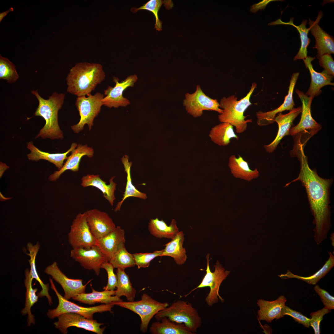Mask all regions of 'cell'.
Returning a JSON list of instances; mask_svg holds the SVG:
<instances>
[{
  "label": "cell",
  "instance_id": "obj_1",
  "mask_svg": "<svg viewBox=\"0 0 334 334\" xmlns=\"http://www.w3.org/2000/svg\"><path fill=\"white\" fill-rule=\"evenodd\" d=\"M304 148L300 147L291 151L293 157H296L300 163V171L298 177L285 186L293 182L299 181L305 188L310 209L314 217L313 223L314 239L317 245L327 238L331 227L330 191L332 179L319 177L315 170L309 167L307 157L305 155Z\"/></svg>",
  "mask_w": 334,
  "mask_h": 334
},
{
  "label": "cell",
  "instance_id": "obj_2",
  "mask_svg": "<svg viewBox=\"0 0 334 334\" xmlns=\"http://www.w3.org/2000/svg\"><path fill=\"white\" fill-rule=\"evenodd\" d=\"M98 63L81 62L71 68L66 77L67 92L78 96H88L105 78Z\"/></svg>",
  "mask_w": 334,
  "mask_h": 334
},
{
  "label": "cell",
  "instance_id": "obj_3",
  "mask_svg": "<svg viewBox=\"0 0 334 334\" xmlns=\"http://www.w3.org/2000/svg\"><path fill=\"white\" fill-rule=\"evenodd\" d=\"M31 92L39 102L34 115L42 117L45 121V125L35 139L40 137L43 139H63V134L58 124V114L64 103L65 94L55 92L48 99H45L39 95L37 90H32Z\"/></svg>",
  "mask_w": 334,
  "mask_h": 334
},
{
  "label": "cell",
  "instance_id": "obj_4",
  "mask_svg": "<svg viewBox=\"0 0 334 334\" xmlns=\"http://www.w3.org/2000/svg\"><path fill=\"white\" fill-rule=\"evenodd\" d=\"M257 85L256 83H253L246 96L239 100H238L235 95H232L227 97H224L220 101V107L223 112L218 116L219 121L231 124L235 127L237 133L244 132L247 129V123L252 122L251 119L245 120L244 113L251 104L250 98Z\"/></svg>",
  "mask_w": 334,
  "mask_h": 334
},
{
  "label": "cell",
  "instance_id": "obj_5",
  "mask_svg": "<svg viewBox=\"0 0 334 334\" xmlns=\"http://www.w3.org/2000/svg\"><path fill=\"white\" fill-rule=\"evenodd\" d=\"M157 321L164 317L178 323H183L191 332L195 334L202 321L197 310L187 301L178 300L162 309L155 315Z\"/></svg>",
  "mask_w": 334,
  "mask_h": 334
},
{
  "label": "cell",
  "instance_id": "obj_6",
  "mask_svg": "<svg viewBox=\"0 0 334 334\" xmlns=\"http://www.w3.org/2000/svg\"><path fill=\"white\" fill-rule=\"evenodd\" d=\"M295 92L302 103L301 117L299 123L290 129L289 135L295 137L294 145L304 147L309 139L321 130L322 126L312 117L311 105L313 99L298 89Z\"/></svg>",
  "mask_w": 334,
  "mask_h": 334
},
{
  "label": "cell",
  "instance_id": "obj_7",
  "mask_svg": "<svg viewBox=\"0 0 334 334\" xmlns=\"http://www.w3.org/2000/svg\"><path fill=\"white\" fill-rule=\"evenodd\" d=\"M110 304L127 309L138 315L141 320L140 330L143 333L147 332L152 318L159 311L169 306L168 303L160 302L146 293L142 294L139 301L116 302Z\"/></svg>",
  "mask_w": 334,
  "mask_h": 334
},
{
  "label": "cell",
  "instance_id": "obj_8",
  "mask_svg": "<svg viewBox=\"0 0 334 334\" xmlns=\"http://www.w3.org/2000/svg\"><path fill=\"white\" fill-rule=\"evenodd\" d=\"M104 95L97 92L93 95L90 94L86 96H78L76 99L75 105L80 116L78 123L71 126L72 130L76 133H78L83 130L84 126H88L90 131L93 126L95 118L100 113L103 105L102 100Z\"/></svg>",
  "mask_w": 334,
  "mask_h": 334
},
{
  "label": "cell",
  "instance_id": "obj_9",
  "mask_svg": "<svg viewBox=\"0 0 334 334\" xmlns=\"http://www.w3.org/2000/svg\"><path fill=\"white\" fill-rule=\"evenodd\" d=\"M49 280L51 284V287L55 292L58 300V304L57 307L53 309L49 310L47 312V315L49 319H53L66 313H74L81 315L88 319H93L94 314L96 313H102L106 311L112 312L113 305L110 304H105L91 307H84L69 301L59 293L52 279L49 278Z\"/></svg>",
  "mask_w": 334,
  "mask_h": 334
},
{
  "label": "cell",
  "instance_id": "obj_10",
  "mask_svg": "<svg viewBox=\"0 0 334 334\" xmlns=\"http://www.w3.org/2000/svg\"><path fill=\"white\" fill-rule=\"evenodd\" d=\"M209 255L208 254L206 256L207 266L206 270V273L201 283L185 296L197 289L209 287L210 292L205 298V301L208 306H211L214 304L218 302V298L221 302H224V299L219 294V287L222 281L226 279L230 273V271L225 270L219 261H217L213 266L215 270L214 272H212L209 265Z\"/></svg>",
  "mask_w": 334,
  "mask_h": 334
},
{
  "label": "cell",
  "instance_id": "obj_11",
  "mask_svg": "<svg viewBox=\"0 0 334 334\" xmlns=\"http://www.w3.org/2000/svg\"><path fill=\"white\" fill-rule=\"evenodd\" d=\"M183 105L187 113L195 118L201 117L204 110L214 111L219 114L223 112L217 100L206 95L199 85L194 93L185 94Z\"/></svg>",
  "mask_w": 334,
  "mask_h": 334
},
{
  "label": "cell",
  "instance_id": "obj_12",
  "mask_svg": "<svg viewBox=\"0 0 334 334\" xmlns=\"http://www.w3.org/2000/svg\"><path fill=\"white\" fill-rule=\"evenodd\" d=\"M68 238L72 248L88 249L96 245L97 240L88 224L85 212L79 213L76 216L71 225Z\"/></svg>",
  "mask_w": 334,
  "mask_h": 334
},
{
  "label": "cell",
  "instance_id": "obj_13",
  "mask_svg": "<svg viewBox=\"0 0 334 334\" xmlns=\"http://www.w3.org/2000/svg\"><path fill=\"white\" fill-rule=\"evenodd\" d=\"M58 318V321L54 324L55 328L63 334H67V328L71 327L82 328L97 334H102L106 328L101 327L104 325L103 323H98L96 320L88 319L76 313L63 314Z\"/></svg>",
  "mask_w": 334,
  "mask_h": 334
},
{
  "label": "cell",
  "instance_id": "obj_14",
  "mask_svg": "<svg viewBox=\"0 0 334 334\" xmlns=\"http://www.w3.org/2000/svg\"><path fill=\"white\" fill-rule=\"evenodd\" d=\"M44 272L51 276L62 287L64 292V298L69 300L77 295L85 293L87 285L92 280L84 285L81 279H71L67 277L58 266L56 262L47 267Z\"/></svg>",
  "mask_w": 334,
  "mask_h": 334
},
{
  "label": "cell",
  "instance_id": "obj_15",
  "mask_svg": "<svg viewBox=\"0 0 334 334\" xmlns=\"http://www.w3.org/2000/svg\"><path fill=\"white\" fill-rule=\"evenodd\" d=\"M70 257L85 269L94 271L97 276L100 274L101 264L108 261L96 245L88 249L72 248L71 250Z\"/></svg>",
  "mask_w": 334,
  "mask_h": 334
},
{
  "label": "cell",
  "instance_id": "obj_16",
  "mask_svg": "<svg viewBox=\"0 0 334 334\" xmlns=\"http://www.w3.org/2000/svg\"><path fill=\"white\" fill-rule=\"evenodd\" d=\"M137 79V75H134L128 76L124 80L119 82L118 79L114 77L113 81L115 84L113 87L109 86L104 90L105 96L102 100L103 105L111 108L125 106L130 104L129 100L123 96V93L127 88L133 87Z\"/></svg>",
  "mask_w": 334,
  "mask_h": 334
},
{
  "label": "cell",
  "instance_id": "obj_17",
  "mask_svg": "<svg viewBox=\"0 0 334 334\" xmlns=\"http://www.w3.org/2000/svg\"><path fill=\"white\" fill-rule=\"evenodd\" d=\"M85 212L88 224L96 240L106 235L116 227L113 220L105 212L96 209L88 210Z\"/></svg>",
  "mask_w": 334,
  "mask_h": 334
},
{
  "label": "cell",
  "instance_id": "obj_18",
  "mask_svg": "<svg viewBox=\"0 0 334 334\" xmlns=\"http://www.w3.org/2000/svg\"><path fill=\"white\" fill-rule=\"evenodd\" d=\"M299 75V72L293 74L290 80L288 94L281 105L272 110L266 112L259 111L256 112L257 124L259 126H265L272 124L275 122V119L277 114L286 110L290 111L294 108L295 104L293 98V92Z\"/></svg>",
  "mask_w": 334,
  "mask_h": 334
},
{
  "label": "cell",
  "instance_id": "obj_19",
  "mask_svg": "<svg viewBox=\"0 0 334 334\" xmlns=\"http://www.w3.org/2000/svg\"><path fill=\"white\" fill-rule=\"evenodd\" d=\"M322 16V13L320 11L315 21L309 19V21L310 30L315 39V47L317 50V58L325 54L334 53L333 37L325 32L319 24Z\"/></svg>",
  "mask_w": 334,
  "mask_h": 334
},
{
  "label": "cell",
  "instance_id": "obj_20",
  "mask_svg": "<svg viewBox=\"0 0 334 334\" xmlns=\"http://www.w3.org/2000/svg\"><path fill=\"white\" fill-rule=\"evenodd\" d=\"M302 106L293 108L286 114L281 113L277 114L275 119L278 126L277 135L275 139L270 143L264 145L263 147L268 153H272L276 149L282 139L285 136L289 135V133L293 122L295 118L301 112Z\"/></svg>",
  "mask_w": 334,
  "mask_h": 334
},
{
  "label": "cell",
  "instance_id": "obj_21",
  "mask_svg": "<svg viewBox=\"0 0 334 334\" xmlns=\"http://www.w3.org/2000/svg\"><path fill=\"white\" fill-rule=\"evenodd\" d=\"M315 58V57L307 56L303 60L306 67L309 70L311 78L310 87L305 94L312 99L321 93V89L323 87L327 85L333 86L334 85L331 82L334 76L325 70L321 72H318L314 70L311 62Z\"/></svg>",
  "mask_w": 334,
  "mask_h": 334
},
{
  "label": "cell",
  "instance_id": "obj_22",
  "mask_svg": "<svg viewBox=\"0 0 334 334\" xmlns=\"http://www.w3.org/2000/svg\"><path fill=\"white\" fill-rule=\"evenodd\" d=\"M71 154L66 160L62 167L59 170L55 171L49 177V180L54 181L57 180L61 175L66 171L70 170L73 172L79 170V164L83 156H87L92 157L94 155L93 149L87 145L78 144L77 147L71 152Z\"/></svg>",
  "mask_w": 334,
  "mask_h": 334
},
{
  "label": "cell",
  "instance_id": "obj_23",
  "mask_svg": "<svg viewBox=\"0 0 334 334\" xmlns=\"http://www.w3.org/2000/svg\"><path fill=\"white\" fill-rule=\"evenodd\" d=\"M286 301V298L282 295L272 301L259 299L257 304L260 308L257 312L259 320L270 323L275 319L277 320L283 317L282 310L285 306Z\"/></svg>",
  "mask_w": 334,
  "mask_h": 334
},
{
  "label": "cell",
  "instance_id": "obj_24",
  "mask_svg": "<svg viewBox=\"0 0 334 334\" xmlns=\"http://www.w3.org/2000/svg\"><path fill=\"white\" fill-rule=\"evenodd\" d=\"M125 232L117 226L106 235L97 240L96 245L106 257L108 261L112 258L120 245L125 243Z\"/></svg>",
  "mask_w": 334,
  "mask_h": 334
},
{
  "label": "cell",
  "instance_id": "obj_25",
  "mask_svg": "<svg viewBox=\"0 0 334 334\" xmlns=\"http://www.w3.org/2000/svg\"><path fill=\"white\" fill-rule=\"evenodd\" d=\"M78 144L76 143H72L70 148L66 152L62 153H50L45 152L39 150L33 144V142H28L27 148L30 152L28 154L27 157L29 160L37 161L40 160H45L53 164L60 169L64 164V161L66 160L67 155L75 149Z\"/></svg>",
  "mask_w": 334,
  "mask_h": 334
},
{
  "label": "cell",
  "instance_id": "obj_26",
  "mask_svg": "<svg viewBox=\"0 0 334 334\" xmlns=\"http://www.w3.org/2000/svg\"><path fill=\"white\" fill-rule=\"evenodd\" d=\"M115 176L111 177L109 180V183L103 180L98 174H88L83 176L81 179V185L83 187L93 186L101 191L104 197L113 206L116 199L114 192L116 189L117 184L113 181Z\"/></svg>",
  "mask_w": 334,
  "mask_h": 334
},
{
  "label": "cell",
  "instance_id": "obj_27",
  "mask_svg": "<svg viewBox=\"0 0 334 334\" xmlns=\"http://www.w3.org/2000/svg\"><path fill=\"white\" fill-rule=\"evenodd\" d=\"M228 165L231 173L236 178L250 181L259 176L258 169H251L248 163L240 155L238 157L234 155H231L229 159Z\"/></svg>",
  "mask_w": 334,
  "mask_h": 334
},
{
  "label": "cell",
  "instance_id": "obj_28",
  "mask_svg": "<svg viewBox=\"0 0 334 334\" xmlns=\"http://www.w3.org/2000/svg\"><path fill=\"white\" fill-rule=\"evenodd\" d=\"M184 235L182 231H179L170 242L164 246L165 247L161 256L171 257L178 265L184 264L187 259L186 249L183 246Z\"/></svg>",
  "mask_w": 334,
  "mask_h": 334
},
{
  "label": "cell",
  "instance_id": "obj_29",
  "mask_svg": "<svg viewBox=\"0 0 334 334\" xmlns=\"http://www.w3.org/2000/svg\"><path fill=\"white\" fill-rule=\"evenodd\" d=\"M91 288L92 293H80L72 299L80 302L90 305L98 303L110 304L113 302L123 301L120 298L115 295L114 290H104L99 292L95 290L92 286Z\"/></svg>",
  "mask_w": 334,
  "mask_h": 334
},
{
  "label": "cell",
  "instance_id": "obj_30",
  "mask_svg": "<svg viewBox=\"0 0 334 334\" xmlns=\"http://www.w3.org/2000/svg\"><path fill=\"white\" fill-rule=\"evenodd\" d=\"M149 331L152 334H194L184 324L173 321L166 317L153 323Z\"/></svg>",
  "mask_w": 334,
  "mask_h": 334
},
{
  "label": "cell",
  "instance_id": "obj_31",
  "mask_svg": "<svg viewBox=\"0 0 334 334\" xmlns=\"http://www.w3.org/2000/svg\"><path fill=\"white\" fill-rule=\"evenodd\" d=\"M148 230L150 234L158 238L173 239L179 232L176 220L173 219L168 225L162 220L157 218L151 219L148 222Z\"/></svg>",
  "mask_w": 334,
  "mask_h": 334
},
{
  "label": "cell",
  "instance_id": "obj_32",
  "mask_svg": "<svg viewBox=\"0 0 334 334\" xmlns=\"http://www.w3.org/2000/svg\"><path fill=\"white\" fill-rule=\"evenodd\" d=\"M233 126L229 123L221 122L212 128L209 136L215 144L220 146H226L229 144L231 139H239L234 132Z\"/></svg>",
  "mask_w": 334,
  "mask_h": 334
},
{
  "label": "cell",
  "instance_id": "obj_33",
  "mask_svg": "<svg viewBox=\"0 0 334 334\" xmlns=\"http://www.w3.org/2000/svg\"><path fill=\"white\" fill-rule=\"evenodd\" d=\"M25 276L24 283L26 288L25 302V307L21 310V313L23 315H28V326H30L32 324H34L35 323L34 316L31 312V308L38 301L39 297L36 294L37 289H33L32 287V282L33 278L28 268H26L25 270Z\"/></svg>",
  "mask_w": 334,
  "mask_h": 334
},
{
  "label": "cell",
  "instance_id": "obj_34",
  "mask_svg": "<svg viewBox=\"0 0 334 334\" xmlns=\"http://www.w3.org/2000/svg\"><path fill=\"white\" fill-rule=\"evenodd\" d=\"M293 18H291L288 22L282 21L280 19L268 24L269 26L279 24H286L292 25L299 32L301 41V46L298 54L293 58L294 61L298 59L304 60L307 57V47L310 42L308 37V33L310 28H307L306 25L308 22L306 20H303L301 24L298 26L295 25L293 23Z\"/></svg>",
  "mask_w": 334,
  "mask_h": 334
},
{
  "label": "cell",
  "instance_id": "obj_35",
  "mask_svg": "<svg viewBox=\"0 0 334 334\" xmlns=\"http://www.w3.org/2000/svg\"><path fill=\"white\" fill-rule=\"evenodd\" d=\"M329 255L328 259L323 266L313 275L304 277L295 275L288 270L285 274H281L278 276L282 279L295 278L301 280L310 285H315L322 278H323L334 266V256L331 252H328Z\"/></svg>",
  "mask_w": 334,
  "mask_h": 334
},
{
  "label": "cell",
  "instance_id": "obj_36",
  "mask_svg": "<svg viewBox=\"0 0 334 334\" xmlns=\"http://www.w3.org/2000/svg\"><path fill=\"white\" fill-rule=\"evenodd\" d=\"M116 275L117 284L115 295L119 298L124 296L128 301H134L136 290L132 286L128 276L124 270L120 268H117Z\"/></svg>",
  "mask_w": 334,
  "mask_h": 334
},
{
  "label": "cell",
  "instance_id": "obj_37",
  "mask_svg": "<svg viewBox=\"0 0 334 334\" xmlns=\"http://www.w3.org/2000/svg\"><path fill=\"white\" fill-rule=\"evenodd\" d=\"M122 161L124 165L125 171L127 173V182L125 191L122 199L117 203L114 209V211L116 212L120 210L123 203L128 197H133L143 199H145L147 198L146 193L138 191L132 184L130 173L131 163L128 162V158L126 157H123L122 159Z\"/></svg>",
  "mask_w": 334,
  "mask_h": 334
},
{
  "label": "cell",
  "instance_id": "obj_38",
  "mask_svg": "<svg viewBox=\"0 0 334 334\" xmlns=\"http://www.w3.org/2000/svg\"><path fill=\"white\" fill-rule=\"evenodd\" d=\"M163 4L165 8L168 10L171 9L173 6V3L170 0H150L138 8H132L131 11L134 13H136L140 10H146L151 12L156 19L154 28L158 31H160L162 30V22L159 19L158 12Z\"/></svg>",
  "mask_w": 334,
  "mask_h": 334
},
{
  "label": "cell",
  "instance_id": "obj_39",
  "mask_svg": "<svg viewBox=\"0 0 334 334\" xmlns=\"http://www.w3.org/2000/svg\"><path fill=\"white\" fill-rule=\"evenodd\" d=\"M109 262L114 268L125 270L134 266L135 264L133 254L127 251L125 243L121 244L112 258Z\"/></svg>",
  "mask_w": 334,
  "mask_h": 334
},
{
  "label": "cell",
  "instance_id": "obj_40",
  "mask_svg": "<svg viewBox=\"0 0 334 334\" xmlns=\"http://www.w3.org/2000/svg\"><path fill=\"white\" fill-rule=\"evenodd\" d=\"M19 75L14 64L7 58L0 56V79L6 80L10 84L16 82Z\"/></svg>",
  "mask_w": 334,
  "mask_h": 334
},
{
  "label": "cell",
  "instance_id": "obj_41",
  "mask_svg": "<svg viewBox=\"0 0 334 334\" xmlns=\"http://www.w3.org/2000/svg\"><path fill=\"white\" fill-rule=\"evenodd\" d=\"M163 249L149 253H135L133 254L135 265L139 269L148 267L151 261L156 257L161 256Z\"/></svg>",
  "mask_w": 334,
  "mask_h": 334
},
{
  "label": "cell",
  "instance_id": "obj_42",
  "mask_svg": "<svg viewBox=\"0 0 334 334\" xmlns=\"http://www.w3.org/2000/svg\"><path fill=\"white\" fill-rule=\"evenodd\" d=\"M101 268L105 270L108 276L107 284L106 286L104 287L103 289L114 290L117 285V275L114 272V267L109 261H106L101 264Z\"/></svg>",
  "mask_w": 334,
  "mask_h": 334
},
{
  "label": "cell",
  "instance_id": "obj_43",
  "mask_svg": "<svg viewBox=\"0 0 334 334\" xmlns=\"http://www.w3.org/2000/svg\"><path fill=\"white\" fill-rule=\"evenodd\" d=\"M330 311L331 310L324 307L321 310L310 313V326L312 328L315 334L320 333V322L323 319V316Z\"/></svg>",
  "mask_w": 334,
  "mask_h": 334
},
{
  "label": "cell",
  "instance_id": "obj_44",
  "mask_svg": "<svg viewBox=\"0 0 334 334\" xmlns=\"http://www.w3.org/2000/svg\"><path fill=\"white\" fill-rule=\"evenodd\" d=\"M282 314L283 316L288 315L291 317L295 321L306 327L308 328L310 326V318L303 315L301 312L293 310L286 305L282 309Z\"/></svg>",
  "mask_w": 334,
  "mask_h": 334
},
{
  "label": "cell",
  "instance_id": "obj_45",
  "mask_svg": "<svg viewBox=\"0 0 334 334\" xmlns=\"http://www.w3.org/2000/svg\"><path fill=\"white\" fill-rule=\"evenodd\" d=\"M314 289L320 297L321 300L324 306V307L331 310L334 309V297L326 290L322 289L318 285H316Z\"/></svg>",
  "mask_w": 334,
  "mask_h": 334
},
{
  "label": "cell",
  "instance_id": "obj_46",
  "mask_svg": "<svg viewBox=\"0 0 334 334\" xmlns=\"http://www.w3.org/2000/svg\"><path fill=\"white\" fill-rule=\"evenodd\" d=\"M317 58L319 59L320 66L323 68L324 70L334 76V61L331 54H325Z\"/></svg>",
  "mask_w": 334,
  "mask_h": 334
},
{
  "label": "cell",
  "instance_id": "obj_47",
  "mask_svg": "<svg viewBox=\"0 0 334 334\" xmlns=\"http://www.w3.org/2000/svg\"><path fill=\"white\" fill-rule=\"evenodd\" d=\"M277 1H278L275 0H263L258 3L252 5L250 7V11L252 13H256L259 10H264L266 6L271 2Z\"/></svg>",
  "mask_w": 334,
  "mask_h": 334
},
{
  "label": "cell",
  "instance_id": "obj_48",
  "mask_svg": "<svg viewBox=\"0 0 334 334\" xmlns=\"http://www.w3.org/2000/svg\"><path fill=\"white\" fill-rule=\"evenodd\" d=\"M14 10L13 8L11 7L8 10L0 14V22H1L3 18L10 12Z\"/></svg>",
  "mask_w": 334,
  "mask_h": 334
},
{
  "label": "cell",
  "instance_id": "obj_49",
  "mask_svg": "<svg viewBox=\"0 0 334 334\" xmlns=\"http://www.w3.org/2000/svg\"><path fill=\"white\" fill-rule=\"evenodd\" d=\"M330 239L332 240V244L333 246H334V233H332L331 235Z\"/></svg>",
  "mask_w": 334,
  "mask_h": 334
}]
</instances>
